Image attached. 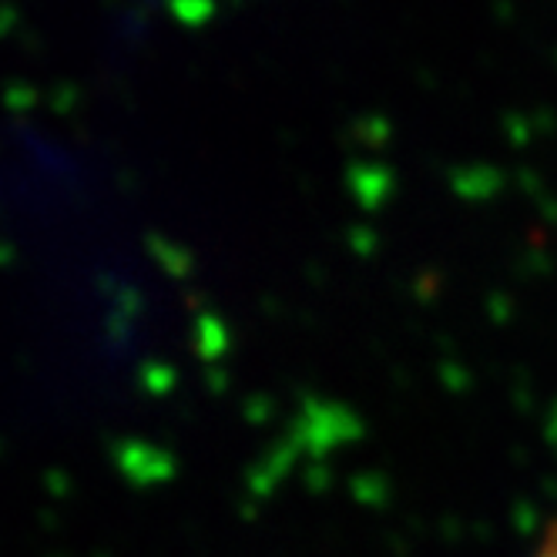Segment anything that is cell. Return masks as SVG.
<instances>
[{"mask_svg": "<svg viewBox=\"0 0 557 557\" xmlns=\"http://www.w3.org/2000/svg\"><path fill=\"white\" fill-rule=\"evenodd\" d=\"M524 557H557V517H550V521L534 534Z\"/></svg>", "mask_w": 557, "mask_h": 557, "instance_id": "1", "label": "cell"}]
</instances>
